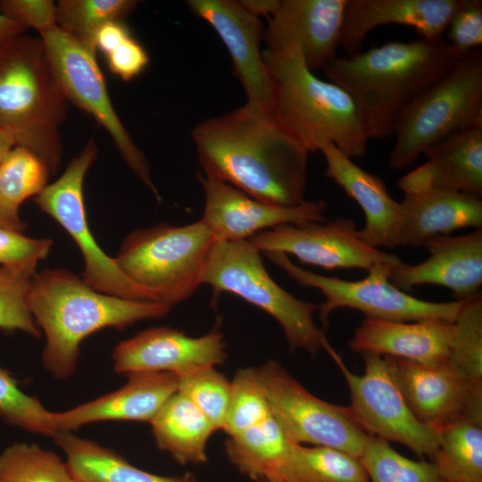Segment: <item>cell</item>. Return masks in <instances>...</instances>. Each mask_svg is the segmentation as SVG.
I'll return each instance as SVG.
<instances>
[{"instance_id": "cell-1", "label": "cell", "mask_w": 482, "mask_h": 482, "mask_svg": "<svg viewBox=\"0 0 482 482\" xmlns=\"http://www.w3.org/2000/svg\"><path fill=\"white\" fill-rule=\"evenodd\" d=\"M191 137L204 177L277 206L305 201L309 153L270 112L246 102L201 121Z\"/></svg>"}, {"instance_id": "cell-49", "label": "cell", "mask_w": 482, "mask_h": 482, "mask_svg": "<svg viewBox=\"0 0 482 482\" xmlns=\"http://www.w3.org/2000/svg\"><path fill=\"white\" fill-rule=\"evenodd\" d=\"M14 145L12 137L0 129V161Z\"/></svg>"}, {"instance_id": "cell-14", "label": "cell", "mask_w": 482, "mask_h": 482, "mask_svg": "<svg viewBox=\"0 0 482 482\" xmlns=\"http://www.w3.org/2000/svg\"><path fill=\"white\" fill-rule=\"evenodd\" d=\"M261 253L281 252L299 262L327 270H369L378 263L395 265L401 259L363 243L355 221L338 218L324 223L284 224L261 231L248 239Z\"/></svg>"}, {"instance_id": "cell-36", "label": "cell", "mask_w": 482, "mask_h": 482, "mask_svg": "<svg viewBox=\"0 0 482 482\" xmlns=\"http://www.w3.org/2000/svg\"><path fill=\"white\" fill-rule=\"evenodd\" d=\"M50 174L38 155L15 145L0 161V198L19 211L22 202L37 196L47 186Z\"/></svg>"}, {"instance_id": "cell-19", "label": "cell", "mask_w": 482, "mask_h": 482, "mask_svg": "<svg viewBox=\"0 0 482 482\" xmlns=\"http://www.w3.org/2000/svg\"><path fill=\"white\" fill-rule=\"evenodd\" d=\"M347 0H279L263 32L265 48L295 43L311 71L337 56Z\"/></svg>"}, {"instance_id": "cell-24", "label": "cell", "mask_w": 482, "mask_h": 482, "mask_svg": "<svg viewBox=\"0 0 482 482\" xmlns=\"http://www.w3.org/2000/svg\"><path fill=\"white\" fill-rule=\"evenodd\" d=\"M427 162L399 179L405 195L444 188L482 195V127L445 137L424 151Z\"/></svg>"}, {"instance_id": "cell-22", "label": "cell", "mask_w": 482, "mask_h": 482, "mask_svg": "<svg viewBox=\"0 0 482 482\" xmlns=\"http://www.w3.org/2000/svg\"><path fill=\"white\" fill-rule=\"evenodd\" d=\"M179 377L170 372H136L120 389L71 410L52 412L56 431H71L99 421L150 422L178 391Z\"/></svg>"}, {"instance_id": "cell-42", "label": "cell", "mask_w": 482, "mask_h": 482, "mask_svg": "<svg viewBox=\"0 0 482 482\" xmlns=\"http://www.w3.org/2000/svg\"><path fill=\"white\" fill-rule=\"evenodd\" d=\"M445 41L461 58L482 45V1L463 0L453 15Z\"/></svg>"}, {"instance_id": "cell-25", "label": "cell", "mask_w": 482, "mask_h": 482, "mask_svg": "<svg viewBox=\"0 0 482 482\" xmlns=\"http://www.w3.org/2000/svg\"><path fill=\"white\" fill-rule=\"evenodd\" d=\"M453 337V323L427 319L417 321H393L366 318L348 342L359 353L418 362H447Z\"/></svg>"}, {"instance_id": "cell-47", "label": "cell", "mask_w": 482, "mask_h": 482, "mask_svg": "<svg viewBox=\"0 0 482 482\" xmlns=\"http://www.w3.org/2000/svg\"><path fill=\"white\" fill-rule=\"evenodd\" d=\"M25 28L0 12V48L12 38L24 34Z\"/></svg>"}, {"instance_id": "cell-33", "label": "cell", "mask_w": 482, "mask_h": 482, "mask_svg": "<svg viewBox=\"0 0 482 482\" xmlns=\"http://www.w3.org/2000/svg\"><path fill=\"white\" fill-rule=\"evenodd\" d=\"M0 482H78L56 453L16 443L0 454Z\"/></svg>"}, {"instance_id": "cell-23", "label": "cell", "mask_w": 482, "mask_h": 482, "mask_svg": "<svg viewBox=\"0 0 482 482\" xmlns=\"http://www.w3.org/2000/svg\"><path fill=\"white\" fill-rule=\"evenodd\" d=\"M326 160L325 175L362 209L364 227L358 236L367 245L379 249L399 246L400 203L389 195L383 179L355 164L335 145L320 148Z\"/></svg>"}, {"instance_id": "cell-30", "label": "cell", "mask_w": 482, "mask_h": 482, "mask_svg": "<svg viewBox=\"0 0 482 482\" xmlns=\"http://www.w3.org/2000/svg\"><path fill=\"white\" fill-rule=\"evenodd\" d=\"M270 479L278 482H370L358 458L337 449L297 443Z\"/></svg>"}, {"instance_id": "cell-37", "label": "cell", "mask_w": 482, "mask_h": 482, "mask_svg": "<svg viewBox=\"0 0 482 482\" xmlns=\"http://www.w3.org/2000/svg\"><path fill=\"white\" fill-rule=\"evenodd\" d=\"M271 417L257 367L238 370L231 381L229 403L222 430L228 436H232Z\"/></svg>"}, {"instance_id": "cell-45", "label": "cell", "mask_w": 482, "mask_h": 482, "mask_svg": "<svg viewBox=\"0 0 482 482\" xmlns=\"http://www.w3.org/2000/svg\"><path fill=\"white\" fill-rule=\"evenodd\" d=\"M131 33L124 22L113 21L104 25L96 34V48L107 54Z\"/></svg>"}, {"instance_id": "cell-3", "label": "cell", "mask_w": 482, "mask_h": 482, "mask_svg": "<svg viewBox=\"0 0 482 482\" xmlns=\"http://www.w3.org/2000/svg\"><path fill=\"white\" fill-rule=\"evenodd\" d=\"M28 303L46 337L43 365L62 380L75 373L79 346L87 337L104 328L124 329L137 321L159 319L170 311L163 303L98 292L63 268L37 272L29 283Z\"/></svg>"}, {"instance_id": "cell-29", "label": "cell", "mask_w": 482, "mask_h": 482, "mask_svg": "<svg viewBox=\"0 0 482 482\" xmlns=\"http://www.w3.org/2000/svg\"><path fill=\"white\" fill-rule=\"evenodd\" d=\"M272 416L266 421L229 436L228 460L253 481L272 478L288 457L294 445Z\"/></svg>"}, {"instance_id": "cell-32", "label": "cell", "mask_w": 482, "mask_h": 482, "mask_svg": "<svg viewBox=\"0 0 482 482\" xmlns=\"http://www.w3.org/2000/svg\"><path fill=\"white\" fill-rule=\"evenodd\" d=\"M138 4L135 0H60L55 4V21L60 29L96 53L99 29L109 22H123Z\"/></svg>"}, {"instance_id": "cell-15", "label": "cell", "mask_w": 482, "mask_h": 482, "mask_svg": "<svg viewBox=\"0 0 482 482\" xmlns=\"http://www.w3.org/2000/svg\"><path fill=\"white\" fill-rule=\"evenodd\" d=\"M386 357L420 422L436 431L463 420L482 424V385L465 380L447 362L425 363Z\"/></svg>"}, {"instance_id": "cell-43", "label": "cell", "mask_w": 482, "mask_h": 482, "mask_svg": "<svg viewBox=\"0 0 482 482\" xmlns=\"http://www.w3.org/2000/svg\"><path fill=\"white\" fill-rule=\"evenodd\" d=\"M55 4L52 0H2L0 12L41 35L57 26Z\"/></svg>"}, {"instance_id": "cell-11", "label": "cell", "mask_w": 482, "mask_h": 482, "mask_svg": "<svg viewBox=\"0 0 482 482\" xmlns=\"http://www.w3.org/2000/svg\"><path fill=\"white\" fill-rule=\"evenodd\" d=\"M328 353L345 377L350 392L349 412L367 434L407 446L419 456L432 459L438 447L436 430L420 422L408 407L386 356L360 353L364 373L349 370L332 347Z\"/></svg>"}, {"instance_id": "cell-34", "label": "cell", "mask_w": 482, "mask_h": 482, "mask_svg": "<svg viewBox=\"0 0 482 482\" xmlns=\"http://www.w3.org/2000/svg\"><path fill=\"white\" fill-rule=\"evenodd\" d=\"M359 460L370 482H442L432 461L408 459L372 435L367 434Z\"/></svg>"}, {"instance_id": "cell-6", "label": "cell", "mask_w": 482, "mask_h": 482, "mask_svg": "<svg viewBox=\"0 0 482 482\" xmlns=\"http://www.w3.org/2000/svg\"><path fill=\"white\" fill-rule=\"evenodd\" d=\"M216 241L201 220L184 226L160 223L129 233L114 260L132 282L171 307L202 285Z\"/></svg>"}, {"instance_id": "cell-20", "label": "cell", "mask_w": 482, "mask_h": 482, "mask_svg": "<svg viewBox=\"0 0 482 482\" xmlns=\"http://www.w3.org/2000/svg\"><path fill=\"white\" fill-rule=\"evenodd\" d=\"M430 256L411 265L402 260L390 267V282L403 292L420 285L449 288L455 301L479 294L482 286V229L460 236H436L422 246Z\"/></svg>"}, {"instance_id": "cell-50", "label": "cell", "mask_w": 482, "mask_h": 482, "mask_svg": "<svg viewBox=\"0 0 482 482\" xmlns=\"http://www.w3.org/2000/svg\"><path fill=\"white\" fill-rule=\"evenodd\" d=\"M253 482H278V481L274 480V479H270V478H261Z\"/></svg>"}, {"instance_id": "cell-8", "label": "cell", "mask_w": 482, "mask_h": 482, "mask_svg": "<svg viewBox=\"0 0 482 482\" xmlns=\"http://www.w3.org/2000/svg\"><path fill=\"white\" fill-rule=\"evenodd\" d=\"M262 253L248 239L216 241L202 276L214 297L222 292L235 294L273 317L282 328L289 351L304 350L315 356L329 345L316 325L318 305L300 300L282 288L268 273Z\"/></svg>"}, {"instance_id": "cell-13", "label": "cell", "mask_w": 482, "mask_h": 482, "mask_svg": "<svg viewBox=\"0 0 482 482\" xmlns=\"http://www.w3.org/2000/svg\"><path fill=\"white\" fill-rule=\"evenodd\" d=\"M257 370L272 416L293 442L360 458L367 433L353 420L348 407L316 397L274 360Z\"/></svg>"}, {"instance_id": "cell-46", "label": "cell", "mask_w": 482, "mask_h": 482, "mask_svg": "<svg viewBox=\"0 0 482 482\" xmlns=\"http://www.w3.org/2000/svg\"><path fill=\"white\" fill-rule=\"evenodd\" d=\"M0 227L22 232L26 225L21 221L19 211L7 205L0 198Z\"/></svg>"}, {"instance_id": "cell-9", "label": "cell", "mask_w": 482, "mask_h": 482, "mask_svg": "<svg viewBox=\"0 0 482 482\" xmlns=\"http://www.w3.org/2000/svg\"><path fill=\"white\" fill-rule=\"evenodd\" d=\"M297 284L318 289L325 297L318 305L324 328L330 313L339 308L361 312L366 318L417 321L427 319L453 323L464 301L429 302L419 299L395 287L389 280L392 265L378 263L368 270L365 278L351 281L327 277L303 270L281 252L262 253Z\"/></svg>"}, {"instance_id": "cell-21", "label": "cell", "mask_w": 482, "mask_h": 482, "mask_svg": "<svg viewBox=\"0 0 482 482\" xmlns=\"http://www.w3.org/2000/svg\"><path fill=\"white\" fill-rule=\"evenodd\" d=\"M463 0H347L340 47L345 56L362 51L374 29L397 24L411 27L420 37L441 41Z\"/></svg>"}, {"instance_id": "cell-18", "label": "cell", "mask_w": 482, "mask_h": 482, "mask_svg": "<svg viewBox=\"0 0 482 482\" xmlns=\"http://www.w3.org/2000/svg\"><path fill=\"white\" fill-rule=\"evenodd\" d=\"M190 11L205 21L228 49L234 75L240 82L247 103L270 112L273 93L262 57L263 27L258 16L234 0H189Z\"/></svg>"}, {"instance_id": "cell-4", "label": "cell", "mask_w": 482, "mask_h": 482, "mask_svg": "<svg viewBox=\"0 0 482 482\" xmlns=\"http://www.w3.org/2000/svg\"><path fill=\"white\" fill-rule=\"evenodd\" d=\"M262 57L272 86L270 113L308 153L331 143L351 159L366 154L369 139L353 101L307 68L297 44L264 48Z\"/></svg>"}, {"instance_id": "cell-5", "label": "cell", "mask_w": 482, "mask_h": 482, "mask_svg": "<svg viewBox=\"0 0 482 482\" xmlns=\"http://www.w3.org/2000/svg\"><path fill=\"white\" fill-rule=\"evenodd\" d=\"M67 100L41 38L20 35L0 48V129L55 174L62 159L60 127ZM14 145V146H15Z\"/></svg>"}, {"instance_id": "cell-31", "label": "cell", "mask_w": 482, "mask_h": 482, "mask_svg": "<svg viewBox=\"0 0 482 482\" xmlns=\"http://www.w3.org/2000/svg\"><path fill=\"white\" fill-rule=\"evenodd\" d=\"M437 433L431 461L442 482H482V424L463 420Z\"/></svg>"}, {"instance_id": "cell-28", "label": "cell", "mask_w": 482, "mask_h": 482, "mask_svg": "<svg viewBox=\"0 0 482 482\" xmlns=\"http://www.w3.org/2000/svg\"><path fill=\"white\" fill-rule=\"evenodd\" d=\"M53 438L78 482H198L190 474L169 477L138 469L112 449L71 431H58Z\"/></svg>"}, {"instance_id": "cell-35", "label": "cell", "mask_w": 482, "mask_h": 482, "mask_svg": "<svg viewBox=\"0 0 482 482\" xmlns=\"http://www.w3.org/2000/svg\"><path fill=\"white\" fill-rule=\"evenodd\" d=\"M447 362L465 380L482 385V295L463 302L453 322Z\"/></svg>"}, {"instance_id": "cell-27", "label": "cell", "mask_w": 482, "mask_h": 482, "mask_svg": "<svg viewBox=\"0 0 482 482\" xmlns=\"http://www.w3.org/2000/svg\"><path fill=\"white\" fill-rule=\"evenodd\" d=\"M157 447L181 465L208 461L207 444L216 431L203 413L178 391L150 421Z\"/></svg>"}, {"instance_id": "cell-10", "label": "cell", "mask_w": 482, "mask_h": 482, "mask_svg": "<svg viewBox=\"0 0 482 482\" xmlns=\"http://www.w3.org/2000/svg\"><path fill=\"white\" fill-rule=\"evenodd\" d=\"M96 141L89 139L62 174L34 198L40 210L54 218L79 248L85 269L83 280L95 290L133 301L158 303L146 289L132 282L97 245L87 224L83 184L97 156Z\"/></svg>"}, {"instance_id": "cell-7", "label": "cell", "mask_w": 482, "mask_h": 482, "mask_svg": "<svg viewBox=\"0 0 482 482\" xmlns=\"http://www.w3.org/2000/svg\"><path fill=\"white\" fill-rule=\"evenodd\" d=\"M470 127H482L480 48L461 59L400 112L388 165L403 170L431 145Z\"/></svg>"}, {"instance_id": "cell-38", "label": "cell", "mask_w": 482, "mask_h": 482, "mask_svg": "<svg viewBox=\"0 0 482 482\" xmlns=\"http://www.w3.org/2000/svg\"><path fill=\"white\" fill-rule=\"evenodd\" d=\"M178 377V392L203 413L215 430L222 429L229 403L231 382L212 366L196 369Z\"/></svg>"}, {"instance_id": "cell-26", "label": "cell", "mask_w": 482, "mask_h": 482, "mask_svg": "<svg viewBox=\"0 0 482 482\" xmlns=\"http://www.w3.org/2000/svg\"><path fill=\"white\" fill-rule=\"evenodd\" d=\"M399 246L420 248L436 236L464 228L482 229L481 196L428 188L405 195L400 203Z\"/></svg>"}, {"instance_id": "cell-17", "label": "cell", "mask_w": 482, "mask_h": 482, "mask_svg": "<svg viewBox=\"0 0 482 482\" xmlns=\"http://www.w3.org/2000/svg\"><path fill=\"white\" fill-rule=\"evenodd\" d=\"M112 358L118 373L170 372L180 376L223 364L226 342L218 330L192 337L170 327H153L120 342Z\"/></svg>"}, {"instance_id": "cell-12", "label": "cell", "mask_w": 482, "mask_h": 482, "mask_svg": "<svg viewBox=\"0 0 482 482\" xmlns=\"http://www.w3.org/2000/svg\"><path fill=\"white\" fill-rule=\"evenodd\" d=\"M40 38L66 100L90 114L108 132L127 165L160 202L148 162L112 106L96 53L57 26Z\"/></svg>"}, {"instance_id": "cell-41", "label": "cell", "mask_w": 482, "mask_h": 482, "mask_svg": "<svg viewBox=\"0 0 482 482\" xmlns=\"http://www.w3.org/2000/svg\"><path fill=\"white\" fill-rule=\"evenodd\" d=\"M53 243L52 239L32 238L0 227V264L32 278L38 262L48 256Z\"/></svg>"}, {"instance_id": "cell-39", "label": "cell", "mask_w": 482, "mask_h": 482, "mask_svg": "<svg viewBox=\"0 0 482 482\" xmlns=\"http://www.w3.org/2000/svg\"><path fill=\"white\" fill-rule=\"evenodd\" d=\"M52 411L40 401L25 394L12 374L0 369V417L9 424L29 432L54 437L57 433Z\"/></svg>"}, {"instance_id": "cell-40", "label": "cell", "mask_w": 482, "mask_h": 482, "mask_svg": "<svg viewBox=\"0 0 482 482\" xmlns=\"http://www.w3.org/2000/svg\"><path fill=\"white\" fill-rule=\"evenodd\" d=\"M32 278L0 267V328L21 330L33 337H40L28 303Z\"/></svg>"}, {"instance_id": "cell-2", "label": "cell", "mask_w": 482, "mask_h": 482, "mask_svg": "<svg viewBox=\"0 0 482 482\" xmlns=\"http://www.w3.org/2000/svg\"><path fill=\"white\" fill-rule=\"evenodd\" d=\"M461 59L445 39L420 37L336 57L323 71L353 101L368 139H381L393 135L400 112Z\"/></svg>"}, {"instance_id": "cell-48", "label": "cell", "mask_w": 482, "mask_h": 482, "mask_svg": "<svg viewBox=\"0 0 482 482\" xmlns=\"http://www.w3.org/2000/svg\"><path fill=\"white\" fill-rule=\"evenodd\" d=\"M279 0H242L241 4L256 16L263 15L267 19L274 12Z\"/></svg>"}, {"instance_id": "cell-44", "label": "cell", "mask_w": 482, "mask_h": 482, "mask_svg": "<svg viewBox=\"0 0 482 482\" xmlns=\"http://www.w3.org/2000/svg\"><path fill=\"white\" fill-rule=\"evenodd\" d=\"M105 57L110 71L125 81L138 76L149 63L145 49L132 36L124 39Z\"/></svg>"}, {"instance_id": "cell-16", "label": "cell", "mask_w": 482, "mask_h": 482, "mask_svg": "<svg viewBox=\"0 0 482 482\" xmlns=\"http://www.w3.org/2000/svg\"><path fill=\"white\" fill-rule=\"evenodd\" d=\"M204 192L202 222L217 241L246 240L274 227L327 222L324 200L304 201L292 207L260 202L220 180L199 175Z\"/></svg>"}]
</instances>
